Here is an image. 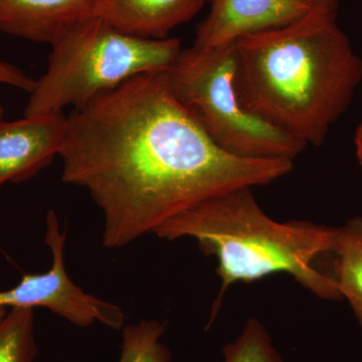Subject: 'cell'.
Listing matches in <instances>:
<instances>
[{"label":"cell","instance_id":"6da1fadb","mask_svg":"<svg viewBox=\"0 0 362 362\" xmlns=\"http://www.w3.org/2000/svg\"><path fill=\"white\" fill-rule=\"evenodd\" d=\"M166 71L129 78L66 117L62 180L104 216L103 246H127L199 202L267 185L293 161L233 156L169 87Z\"/></svg>","mask_w":362,"mask_h":362},{"label":"cell","instance_id":"7a4b0ae2","mask_svg":"<svg viewBox=\"0 0 362 362\" xmlns=\"http://www.w3.org/2000/svg\"><path fill=\"white\" fill-rule=\"evenodd\" d=\"M337 21L311 11L235 42L240 103L305 145L323 144L362 82V59Z\"/></svg>","mask_w":362,"mask_h":362},{"label":"cell","instance_id":"3957f363","mask_svg":"<svg viewBox=\"0 0 362 362\" xmlns=\"http://www.w3.org/2000/svg\"><path fill=\"white\" fill-rule=\"evenodd\" d=\"M160 239L192 238L218 262L221 290L211 322L228 288L239 282L287 274L317 297L341 300L337 281L316 266L334 252L337 228L310 221L280 223L259 206L251 187L238 188L199 202L164 223L153 233Z\"/></svg>","mask_w":362,"mask_h":362},{"label":"cell","instance_id":"277c9868","mask_svg":"<svg viewBox=\"0 0 362 362\" xmlns=\"http://www.w3.org/2000/svg\"><path fill=\"white\" fill-rule=\"evenodd\" d=\"M51 45L47 71L30 93L25 117L80 108L136 76L168 71L182 49L175 37H136L98 16L71 25Z\"/></svg>","mask_w":362,"mask_h":362},{"label":"cell","instance_id":"5b68a950","mask_svg":"<svg viewBox=\"0 0 362 362\" xmlns=\"http://www.w3.org/2000/svg\"><path fill=\"white\" fill-rule=\"evenodd\" d=\"M235 70V44L192 45L181 49L165 73L176 99L221 148L244 158L294 160L307 145L243 106Z\"/></svg>","mask_w":362,"mask_h":362},{"label":"cell","instance_id":"8992f818","mask_svg":"<svg viewBox=\"0 0 362 362\" xmlns=\"http://www.w3.org/2000/svg\"><path fill=\"white\" fill-rule=\"evenodd\" d=\"M66 233H62L57 214L45 218V244L52 252L51 269L42 274H25L16 287L0 291V318L9 309H49L78 327L101 323L122 329L125 315L118 305L85 292L69 277L65 264Z\"/></svg>","mask_w":362,"mask_h":362},{"label":"cell","instance_id":"52a82bcc","mask_svg":"<svg viewBox=\"0 0 362 362\" xmlns=\"http://www.w3.org/2000/svg\"><path fill=\"white\" fill-rule=\"evenodd\" d=\"M66 133L63 113L0 122V187L30 180L59 156Z\"/></svg>","mask_w":362,"mask_h":362},{"label":"cell","instance_id":"ba28073f","mask_svg":"<svg viewBox=\"0 0 362 362\" xmlns=\"http://www.w3.org/2000/svg\"><path fill=\"white\" fill-rule=\"evenodd\" d=\"M209 13L197 26L195 47L235 44L251 33L289 25L311 11L300 0H207Z\"/></svg>","mask_w":362,"mask_h":362},{"label":"cell","instance_id":"9c48e42d","mask_svg":"<svg viewBox=\"0 0 362 362\" xmlns=\"http://www.w3.org/2000/svg\"><path fill=\"white\" fill-rule=\"evenodd\" d=\"M99 0H0V32L51 45L66 28L94 16Z\"/></svg>","mask_w":362,"mask_h":362},{"label":"cell","instance_id":"30bf717a","mask_svg":"<svg viewBox=\"0 0 362 362\" xmlns=\"http://www.w3.org/2000/svg\"><path fill=\"white\" fill-rule=\"evenodd\" d=\"M206 2L207 0H99L94 16L136 37L168 39L171 30L194 18Z\"/></svg>","mask_w":362,"mask_h":362},{"label":"cell","instance_id":"8fae6325","mask_svg":"<svg viewBox=\"0 0 362 362\" xmlns=\"http://www.w3.org/2000/svg\"><path fill=\"white\" fill-rule=\"evenodd\" d=\"M333 276L362 328V216L337 228Z\"/></svg>","mask_w":362,"mask_h":362},{"label":"cell","instance_id":"7c38bea8","mask_svg":"<svg viewBox=\"0 0 362 362\" xmlns=\"http://www.w3.org/2000/svg\"><path fill=\"white\" fill-rule=\"evenodd\" d=\"M37 352L35 309H9L0 318V362H33Z\"/></svg>","mask_w":362,"mask_h":362},{"label":"cell","instance_id":"4fadbf2b","mask_svg":"<svg viewBox=\"0 0 362 362\" xmlns=\"http://www.w3.org/2000/svg\"><path fill=\"white\" fill-rule=\"evenodd\" d=\"M163 324L144 320L123 328L119 362H170L171 352L161 341Z\"/></svg>","mask_w":362,"mask_h":362},{"label":"cell","instance_id":"5bb4252c","mask_svg":"<svg viewBox=\"0 0 362 362\" xmlns=\"http://www.w3.org/2000/svg\"><path fill=\"white\" fill-rule=\"evenodd\" d=\"M223 362H284L266 326L256 318L245 324L235 341L223 349Z\"/></svg>","mask_w":362,"mask_h":362},{"label":"cell","instance_id":"9a60e30c","mask_svg":"<svg viewBox=\"0 0 362 362\" xmlns=\"http://www.w3.org/2000/svg\"><path fill=\"white\" fill-rule=\"evenodd\" d=\"M0 83L32 93L37 80L26 76L18 66L0 61Z\"/></svg>","mask_w":362,"mask_h":362},{"label":"cell","instance_id":"2e32d148","mask_svg":"<svg viewBox=\"0 0 362 362\" xmlns=\"http://www.w3.org/2000/svg\"><path fill=\"white\" fill-rule=\"evenodd\" d=\"M300 1L306 4L311 11L330 14L337 18L338 8L341 0H300Z\"/></svg>","mask_w":362,"mask_h":362},{"label":"cell","instance_id":"e0dca14e","mask_svg":"<svg viewBox=\"0 0 362 362\" xmlns=\"http://www.w3.org/2000/svg\"><path fill=\"white\" fill-rule=\"evenodd\" d=\"M354 145H356L357 160H358L362 168V120L356 128V135H354Z\"/></svg>","mask_w":362,"mask_h":362},{"label":"cell","instance_id":"ac0fdd59","mask_svg":"<svg viewBox=\"0 0 362 362\" xmlns=\"http://www.w3.org/2000/svg\"><path fill=\"white\" fill-rule=\"evenodd\" d=\"M4 108H2V105L0 103V122L2 121V118H4Z\"/></svg>","mask_w":362,"mask_h":362}]
</instances>
